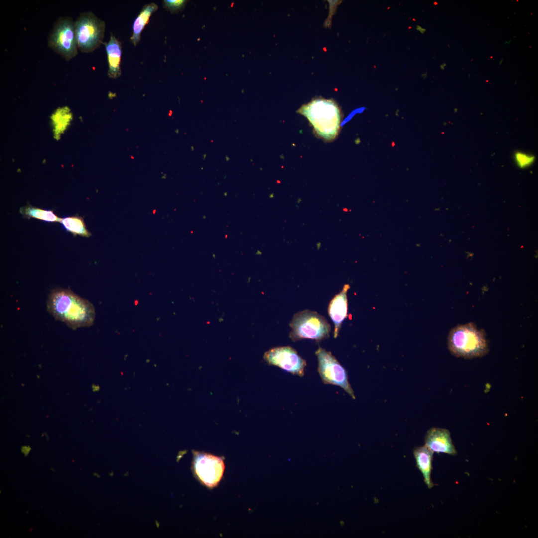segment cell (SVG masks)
Here are the masks:
<instances>
[{"label":"cell","instance_id":"obj_1","mask_svg":"<svg viewBox=\"0 0 538 538\" xmlns=\"http://www.w3.org/2000/svg\"><path fill=\"white\" fill-rule=\"evenodd\" d=\"M47 308L55 319L73 329L89 327L95 318L93 304L70 289H53L48 296Z\"/></svg>","mask_w":538,"mask_h":538},{"label":"cell","instance_id":"obj_2","mask_svg":"<svg viewBox=\"0 0 538 538\" xmlns=\"http://www.w3.org/2000/svg\"><path fill=\"white\" fill-rule=\"evenodd\" d=\"M297 112L304 116L313 128L315 134L325 141H334L338 136L342 113L333 99L313 98L303 105Z\"/></svg>","mask_w":538,"mask_h":538},{"label":"cell","instance_id":"obj_3","mask_svg":"<svg viewBox=\"0 0 538 538\" xmlns=\"http://www.w3.org/2000/svg\"><path fill=\"white\" fill-rule=\"evenodd\" d=\"M448 346L452 355L466 359L481 357L489 352L484 331L472 322L453 328L448 335Z\"/></svg>","mask_w":538,"mask_h":538},{"label":"cell","instance_id":"obj_4","mask_svg":"<svg viewBox=\"0 0 538 538\" xmlns=\"http://www.w3.org/2000/svg\"><path fill=\"white\" fill-rule=\"evenodd\" d=\"M289 337L293 341L309 339L320 341L328 338L330 325L326 318L315 311L304 310L295 314L290 323Z\"/></svg>","mask_w":538,"mask_h":538},{"label":"cell","instance_id":"obj_5","mask_svg":"<svg viewBox=\"0 0 538 538\" xmlns=\"http://www.w3.org/2000/svg\"><path fill=\"white\" fill-rule=\"evenodd\" d=\"M78 49L84 53L98 48L104 36L105 23L91 11L81 13L75 22Z\"/></svg>","mask_w":538,"mask_h":538},{"label":"cell","instance_id":"obj_6","mask_svg":"<svg viewBox=\"0 0 538 538\" xmlns=\"http://www.w3.org/2000/svg\"><path fill=\"white\" fill-rule=\"evenodd\" d=\"M48 45L66 60L78 54L75 22L71 17H60L55 22L48 38Z\"/></svg>","mask_w":538,"mask_h":538},{"label":"cell","instance_id":"obj_7","mask_svg":"<svg viewBox=\"0 0 538 538\" xmlns=\"http://www.w3.org/2000/svg\"><path fill=\"white\" fill-rule=\"evenodd\" d=\"M318 360V372L324 384L340 386L353 399L356 398L345 369L331 352L319 347L315 352Z\"/></svg>","mask_w":538,"mask_h":538},{"label":"cell","instance_id":"obj_8","mask_svg":"<svg viewBox=\"0 0 538 538\" xmlns=\"http://www.w3.org/2000/svg\"><path fill=\"white\" fill-rule=\"evenodd\" d=\"M193 468L195 476L202 484L208 487L213 488L222 479L225 466L221 457L194 451Z\"/></svg>","mask_w":538,"mask_h":538},{"label":"cell","instance_id":"obj_9","mask_svg":"<svg viewBox=\"0 0 538 538\" xmlns=\"http://www.w3.org/2000/svg\"><path fill=\"white\" fill-rule=\"evenodd\" d=\"M269 365L277 366L293 375L303 376L306 361L292 347L279 346L266 351L263 356Z\"/></svg>","mask_w":538,"mask_h":538},{"label":"cell","instance_id":"obj_10","mask_svg":"<svg viewBox=\"0 0 538 538\" xmlns=\"http://www.w3.org/2000/svg\"><path fill=\"white\" fill-rule=\"evenodd\" d=\"M425 445L433 452L456 455L457 451L452 442L449 431L446 429L433 427L428 430L425 436Z\"/></svg>","mask_w":538,"mask_h":538},{"label":"cell","instance_id":"obj_11","mask_svg":"<svg viewBox=\"0 0 538 538\" xmlns=\"http://www.w3.org/2000/svg\"><path fill=\"white\" fill-rule=\"evenodd\" d=\"M350 288L349 284L344 285L341 291L332 299L328 305V314L334 324V338L338 336L342 322L347 316V293Z\"/></svg>","mask_w":538,"mask_h":538},{"label":"cell","instance_id":"obj_12","mask_svg":"<svg viewBox=\"0 0 538 538\" xmlns=\"http://www.w3.org/2000/svg\"><path fill=\"white\" fill-rule=\"evenodd\" d=\"M73 114L67 106L59 107L49 117L50 124L53 139L60 140L69 128L73 120Z\"/></svg>","mask_w":538,"mask_h":538},{"label":"cell","instance_id":"obj_13","mask_svg":"<svg viewBox=\"0 0 538 538\" xmlns=\"http://www.w3.org/2000/svg\"><path fill=\"white\" fill-rule=\"evenodd\" d=\"M108 64V75L110 78H118L121 74L120 69L122 46L121 42L112 34L107 43H104Z\"/></svg>","mask_w":538,"mask_h":538},{"label":"cell","instance_id":"obj_14","mask_svg":"<svg viewBox=\"0 0 538 538\" xmlns=\"http://www.w3.org/2000/svg\"><path fill=\"white\" fill-rule=\"evenodd\" d=\"M413 453L416 466L423 475L424 482L428 488H432L434 483L431 480V475L434 452L424 445L415 447Z\"/></svg>","mask_w":538,"mask_h":538},{"label":"cell","instance_id":"obj_15","mask_svg":"<svg viewBox=\"0 0 538 538\" xmlns=\"http://www.w3.org/2000/svg\"><path fill=\"white\" fill-rule=\"evenodd\" d=\"M158 8V5L155 3L146 4L143 6L135 19L132 27V34L130 39L134 46H135L138 44L142 30L148 23L152 13L155 12Z\"/></svg>","mask_w":538,"mask_h":538},{"label":"cell","instance_id":"obj_16","mask_svg":"<svg viewBox=\"0 0 538 538\" xmlns=\"http://www.w3.org/2000/svg\"><path fill=\"white\" fill-rule=\"evenodd\" d=\"M19 212L24 218L27 219L32 218L47 222H60L62 219L57 216L52 210L41 209L29 203L21 207Z\"/></svg>","mask_w":538,"mask_h":538},{"label":"cell","instance_id":"obj_17","mask_svg":"<svg viewBox=\"0 0 538 538\" xmlns=\"http://www.w3.org/2000/svg\"><path fill=\"white\" fill-rule=\"evenodd\" d=\"M60 223L66 231L72 233L74 236L89 237L91 235L87 229L83 218L77 214L62 218Z\"/></svg>","mask_w":538,"mask_h":538},{"label":"cell","instance_id":"obj_18","mask_svg":"<svg viewBox=\"0 0 538 538\" xmlns=\"http://www.w3.org/2000/svg\"><path fill=\"white\" fill-rule=\"evenodd\" d=\"M514 157L516 164L521 168L531 166L535 159L534 156L522 152H516Z\"/></svg>","mask_w":538,"mask_h":538},{"label":"cell","instance_id":"obj_19","mask_svg":"<svg viewBox=\"0 0 538 538\" xmlns=\"http://www.w3.org/2000/svg\"><path fill=\"white\" fill-rule=\"evenodd\" d=\"M188 1L185 0H164V7L172 13H177L182 10Z\"/></svg>","mask_w":538,"mask_h":538},{"label":"cell","instance_id":"obj_20","mask_svg":"<svg viewBox=\"0 0 538 538\" xmlns=\"http://www.w3.org/2000/svg\"><path fill=\"white\" fill-rule=\"evenodd\" d=\"M31 450V448L29 446H23L21 447V452L24 455L25 457H26Z\"/></svg>","mask_w":538,"mask_h":538},{"label":"cell","instance_id":"obj_21","mask_svg":"<svg viewBox=\"0 0 538 538\" xmlns=\"http://www.w3.org/2000/svg\"><path fill=\"white\" fill-rule=\"evenodd\" d=\"M511 42V40H509V41H506V42H505L504 43V44H505V45H506V44H509V43H510Z\"/></svg>","mask_w":538,"mask_h":538},{"label":"cell","instance_id":"obj_22","mask_svg":"<svg viewBox=\"0 0 538 538\" xmlns=\"http://www.w3.org/2000/svg\"><path fill=\"white\" fill-rule=\"evenodd\" d=\"M503 59L502 58V59H501V60H500V61H499V65H501V64H502V63H503Z\"/></svg>","mask_w":538,"mask_h":538},{"label":"cell","instance_id":"obj_23","mask_svg":"<svg viewBox=\"0 0 538 538\" xmlns=\"http://www.w3.org/2000/svg\"><path fill=\"white\" fill-rule=\"evenodd\" d=\"M51 470H52V471L53 472H55V469H53V468H51Z\"/></svg>","mask_w":538,"mask_h":538},{"label":"cell","instance_id":"obj_24","mask_svg":"<svg viewBox=\"0 0 538 538\" xmlns=\"http://www.w3.org/2000/svg\"><path fill=\"white\" fill-rule=\"evenodd\" d=\"M470 74H469V76H468V78H470Z\"/></svg>","mask_w":538,"mask_h":538}]
</instances>
